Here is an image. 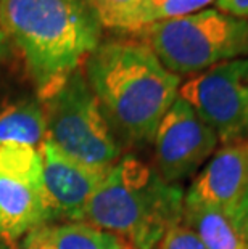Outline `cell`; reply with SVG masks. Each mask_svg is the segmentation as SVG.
I'll return each mask as SVG.
<instances>
[{
  "mask_svg": "<svg viewBox=\"0 0 248 249\" xmlns=\"http://www.w3.org/2000/svg\"><path fill=\"white\" fill-rule=\"evenodd\" d=\"M0 23L40 102L102 42L103 26L89 0H0Z\"/></svg>",
  "mask_w": 248,
  "mask_h": 249,
  "instance_id": "6da1fadb",
  "label": "cell"
},
{
  "mask_svg": "<svg viewBox=\"0 0 248 249\" xmlns=\"http://www.w3.org/2000/svg\"><path fill=\"white\" fill-rule=\"evenodd\" d=\"M81 70L114 137L140 145L153 142L160 121L179 97L181 77L137 39L100 42Z\"/></svg>",
  "mask_w": 248,
  "mask_h": 249,
  "instance_id": "7a4b0ae2",
  "label": "cell"
},
{
  "mask_svg": "<svg viewBox=\"0 0 248 249\" xmlns=\"http://www.w3.org/2000/svg\"><path fill=\"white\" fill-rule=\"evenodd\" d=\"M184 190L168 183L155 167L134 155L110 167L84 214V222L119 236L129 249H156L182 224Z\"/></svg>",
  "mask_w": 248,
  "mask_h": 249,
  "instance_id": "3957f363",
  "label": "cell"
},
{
  "mask_svg": "<svg viewBox=\"0 0 248 249\" xmlns=\"http://www.w3.org/2000/svg\"><path fill=\"white\" fill-rule=\"evenodd\" d=\"M176 76H193L221 63L248 58V19L205 8L134 33Z\"/></svg>",
  "mask_w": 248,
  "mask_h": 249,
  "instance_id": "277c9868",
  "label": "cell"
},
{
  "mask_svg": "<svg viewBox=\"0 0 248 249\" xmlns=\"http://www.w3.org/2000/svg\"><path fill=\"white\" fill-rule=\"evenodd\" d=\"M42 105L47 139L61 153L103 171L118 162L121 146L82 70L73 72L63 87Z\"/></svg>",
  "mask_w": 248,
  "mask_h": 249,
  "instance_id": "5b68a950",
  "label": "cell"
},
{
  "mask_svg": "<svg viewBox=\"0 0 248 249\" xmlns=\"http://www.w3.org/2000/svg\"><path fill=\"white\" fill-rule=\"evenodd\" d=\"M57 222L39 148H0V245L15 249L26 235Z\"/></svg>",
  "mask_w": 248,
  "mask_h": 249,
  "instance_id": "8992f818",
  "label": "cell"
},
{
  "mask_svg": "<svg viewBox=\"0 0 248 249\" xmlns=\"http://www.w3.org/2000/svg\"><path fill=\"white\" fill-rule=\"evenodd\" d=\"M179 97L216 132L223 146L248 142V58L193 74L181 82Z\"/></svg>",
  "mask_w": 248,
  "mask_h": 249,
  "instance_id": "52a82bcc",
  "label": "cell"
},
{
  "mask_svg": "<svg viewBox=\"0 0 248 249\" xmlns=\"http://www.w3.org/2000/svg\"><path fill=\"white\" fill-rule=\"evenodd\" d=\"M218 135L181 97L171 105L153 137L155 169L168 183L192 177L214 155Z\"/></svg>",
  "mask_w": 248,
  "mask_h": 249,
  "instance_id": "ba28073f",
  "label": "cell"
},
{
  "mask_svg": "<svg viewBox=\"0 0 248 249\" xmlns=\"http://www.w3.org/2000/svg\"><path fill=\"white\" fill-rule=\"evenodd\" d=\"M45 188L57 222H84V214L108 171L71 160L45 137L39 146Z\"/></svg>",
  "mask_w": 248,
  "mask_h": 249,
  "instance_id": "9c48e42d",
  "label": "cell"
},
{
  "mask_svg": "<svg viewBox=\"0 0 248 249\" xmlns=\"http://www.w3.org/2000/svg\"><path fill=\"white\" fill-rule=\"evenodd\" d=\"M248 182V142L221 146L184 195V206L218 209L224 215Z\"/></svg>",
  "mask_w": 248,
  "mask_h": 249,
  "instance_id": "30bf717a",
  "label": "cell"
},
{
  "mask_svg": "<svg viewBox=\"0 0 248 249\" xmlns=\"http://www.w3.org/2000/svg\"><path fill=\"white\" fill-rule=\"evenodd\" d=\"M19 246L31 249H129L119 236L87 222H52L24 236Z\"/></svg>",
  "mask_w": 248,
  "mask_h": 249,
  "instance_id": "8fae6325",
  "label": "cell"
},
{
  "mask_svg": "<svg viewBox=\"0 0 248 249\" xmlns=\"http://www.w3.org/2000/svg\"><path fill=\"white\" fill-rule=\"evenodd\" d=\"M47 137L44 105L36 97L0 98V148H39Z\"/></svg>",
  "mask_w": 248,
  "mask_h": 249,
  "instance_id": "7c38bea8",
  "label": "cell"
},
{
  "mask_svg": "<svg viewBox=\"0 0 248 249\" xmlns=\"http://www.w3.org/2000/svg\"><path fill=\"white\" fill-rule=\"evenodd\" d=\"M216 0H139L129 8L121 10L105 19L102 26L121 33L134 34L137 31L161 21H170L202 12Z\"/></svg>",
  "mask_w": 248,
  "mask_h": 249,
  "instance_id": "4fadbf2b",
  "label": "cell"
},
{
  "mask_svg": "<svg viewBox=\"0 0 248 249\" xmlns=\"http://www.w3.org/2000/svg\"><path fill=\"white\" fill-rule=\"evenodd\" d=\"M182 225L191 229L208 249H248V243L218 209L184 206Z\"/></svg>",
  "mask_w": 248,
  "mask_h": 249,
  "instance_id": "5bb4252c",
  "label": "cell"
},
{
  "mask_svg": "<svg viewBox=\"0 0 248 249\" xmlns=\"http://www.w3.org/2000/svg\"><path fill=\"white\" fill-rule=\"evenodd\" d=\"M156 249H208L203 245V241L187 229L186 225L179 224L166 233L160 241Z\"/></svg>",
  "mask_w": 248,
  "mask_h": 249,
  "instance_id": "9a60e30c",
  "label": "cell"
},
{
  "mask_svg": "<svg viewBox=\"0 0 248 249\" xmlns=\"http://www.w3.org/2000/svg\"><path fill=\"white\" fill-rule=\"evenodd\" d=\"M226 217H228L232 227L237 230V233L248 243V182L245 185L244 192L239 196V199L229 209Z\"/></svg>",
  "mask_w": 248,
  "mask_h": 249,
  "instance_id": "2e32d148",
  "label": "cell"
},
{
  "mask_svg": "<svg viewBox=\"0 0 248 249\" xmlns=\"http://www.w3.org/2000/svg\"><path fill=\"white\" fill-rule=\"evenodd\" d=\"M135 2H139V0H89V3L92 5L98 15L100 23H103L105 19L113 17L114 13L121 12V10L129 8Z\"/></svg>",
  "mask_w": 248,
  "mask_h": 249,
  "instance_id": "e0dca14e",
  "label": "cell"
},
{
  "mask_svg": "<svg viewBox=\"0 0 248 249\" xmlns=\"http://www.w3.org/2000/svg\"><path fill=\"white\" fill-rule=\"evenodd\" d=\"M214 3L219 12L248 19V0H216Z\"/></svg>",
  "mask_w": 248,
  "mask_h": 249,
  "instance_id": "ac0fdd59",
  "label": "cell"
},
{
  "mask_svg": "<svg viewBox=\"0 0 248 249\" xmlns=\"http://www.w3.org/2000/svg\"><path fill=\"white\" fill-rule=\"evenodd\" d=\"M10 53H12V44H10L8 37L2 28V23H0V61L7 60Z\"/></svg>",
  "mask_w": 248,
  "mask_h": 249,
  "instance_id": "d6986e66",
  "label": "cell"
},
{
  "mask_svg": "<svg viewBox=\"0 0 248 249\" xmlns=\"http://www.w3.org/2000/svg\"><path fill=\"white\" fill-rule=\"evenodd\" d=\"M18 249H31V248H24V246H19Z\"/></svg>",
  "mask_w": 248,
  "mask_h": 249,
  "instance_id": "ffe728a7",
  "label": "cell"
}]
</instances>
